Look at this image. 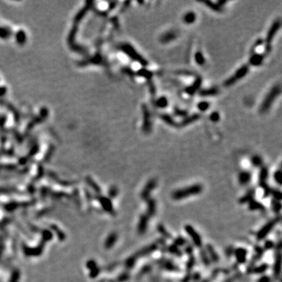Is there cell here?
<instances>
[{"label":"cell","mask_w":282,"mask_h":282,"mask_svg":"<svg viewBox=\"0 0 282 282\" xmlns=\"http://www.w3.org/2000/svg\"><path fill=\"white\" fill-rule=\"evenodd\" d=\"M202 190H203V187L201 184H194V185L189 186L185 188L180 189V190L174 191L172 194V197L174 200L183 199V198H189L191 196L198 195V194L201 193Z\"/></svg>","instance_id":"cell-1"},{"label":"cell","mask_w":282,"mask_h":282,"mask_svg":"<svg viewBox=\"0 0 282 282\" xmlns=\"http://www.w3.org/2000/svg\"><path fill=\"white\" fill-rule=\"evenodd\" d=\"M280 93V88L279 85H276L273 88L270 90V91L268 93L267 95L266 96V97L264 98L263 101H262V104L260 106V109L259 112L262 114L265 113L270 108L271 105L273 104L274 100L277 98L279 96V94Z\"/></svg>","instance_id":"cell-2"},{"label":"cell","mask_w":282,"mask_h":282,"mask_svg":"<svg viewBox=\"0 0 282 282\" xmlns=\"http://www.w3.org/2000/svg\"><path fill=\"white\" fill-rule=\"evenodd\" d=\"M248 65H243L241 68L238 69L237 71L234 73L231 77L229 78L227 80H226L224 82L225 86H230L232 85H234V83L237 82L238 80L242 79L244 76H245V75L248 73Z\"/></svg>","instance_id":"cell-3"},{"label":"cell","mask_w":282,"mask_h":282,"mask_svg":"<svg viewBox=\"0 0 282 282\" xmlns=\"http://www.w3.org/2000/svg\"><path fill=\"white\" fill-rule=\"evenodd\" d=\"M123 50H124L132 59L139 62V63L141 65H143V66L145 67L148 64V61L146 60L139 53H137V51H136V49H135L133 47H132L131 46L125 45L124 47H123Z\"/></svg>","instance_id":"cell-4"},{"label":"cell","mask_w":282,"mask_h":282,"mask_svg":"<svg viewBox=\"0 0 282 282\" xmlns=\"http://www.w3.org/2000/svg\"><path fill=\"white\" fill-rule=\"evenodd\" d=\"M280 27V20H275L273 22V24L271 25L270 28H269V31H268L267 35H266V52H269L270 50V45H271V42L273 40V37L276 34H277V31L279 30Z\"/></svg>","instance_id":"cell-5"},{"label":"cell","mask_w":282,"mask_h":282,"mask_svg":"<svg viewBox=\"0 0 282 282\" xmlns=\"http://www.w3.org/2000/svg\"><path fill=\"white\" fill-rule=\"evenodd\" d=\"M143 131L145 133H149L151 131V115L147 105H143Z\"/></svg>","instance_id":"cell-6"},{"label":"cell","mask_w":282,"mask_h":282,"mask_svg":"<svg viewBox=\"0 0 282 282\" xmlns=\"http://www.w3.org/2000/svg\"><path fill=\"white\" fill-rule=\"evenodd\" d=\"M278 220L279 218H277V219H273V220H271L270 222L266 223V224L259 230V233H258V235H257L258 239H259V240H262L263 237H266V236L269 234V232L273 228L274 225L278 222Z\"/></svg>","instance_id":"cell-7"},{"label":"cell","mask_w":282,"mask_h":282,"mask_svg":"<svg viewBox=\"0 0 282 282\" xmlns=\"http://www.w3.org/2000/svg\"><path fill=\"white\" fill-rule=\"evenodd\" d=\"M185 229L187 234L191 236V239H192V241H194L196 246H201V244H202V242H201V238L199 236V234L197 233V231L193 228L191 225H187V226H185Z\"/></svg>","instance_id":"cell-8"},{"label":"cell","mask_w":282,"mask_h":282,"mask_svg":"<svg viewBox=\"0 0 282 282\" xmlns=\"http://www.w3.org/2000/svg\"><path fill=\"white\" fill-rule=\"evenodd\" d=\"M155 186H156V181L155 180H151L148 181L145 188L143 190L142 193H141V197H142L143 199H147L148 198V196L151 194V191L154 190Z\"/></svg>","instance_id":"cell-9"},{"label":"cell","mask_w":282,"mask_h":282,"mask_svg":"<svg viewBox=\"0 0 282 282\" xmlns=\"http://www.w3.org/2000/svg\"><path fill=\"white\" fill-rule=\"evenodd\" d=\"M148 219L147 216H140V221H139L138 224V232L140 234H144L145 233V231L147 230L148 228Z\"/></svg>","instance_id":"cell-10"},{"label":"cell","mask_w":282,"mask_h":282,"mask_svg":"<svg viewBox=\"0 0 282 282\" xmlns=\"http://www.w3.org/2000/svg\"><path fill=\"white\" fill-rule=\"evenodd\" d=\"M176 37H177L176 33L173 31H168V32L165 33L163 35H162L160 40L162 43H168L169 42L176 39Z\"/></svg>","instance_id":"cell-11"},{"label":"cell","mask_w":282,"mask_h":282,"mask_svg":"<svg viewBox=\"0 0 282 282\" xmlns=\"http://www.w3.org/2000/svg\"><path fill=\"white\" fill-rule=\"evenodd\" d=\"M246 250L244 249V248H238L235 251L236 259L240 263H242L246 260Z\"/></svg>","instance_id":"cell-12"},{"label":"cell","mask_w":282,"mask_h":282,"mask_svg":"<svg viewBox=\"0 0 282 282\" xmlns=\"http://www.w3.org/2000/svg\"><path fill=\"white\" fill-rule=\"evenodd\" d=\"M201 84V79L198 78V79L195 80V82H194L191 85V86L188 87V88L187 89L186 91H187V93L188 94L192 95L193 93H195V92L198 90V88L200 87Z\"/></svg>","instance_id":"cell-13"},{"label":"cell","mask_w":282,"mask_h":282,"mask_svg":"<svg viewBox=\"0 0 282 282\" xmlns=\"http://www.w3.org/2000/svg\"><path fill=\"white\" fill-rule=\"evenodd\" d=\"M252 179V176L248 172H242L239 176V181L242 185H246Z\"/></svg>","instance_id":"cell-14"},{"label":"cell","mask_w":282,"mask_h":282,"mask_svg":"<svg viewBox=\"0 0 282 282\" xmlns=\"http://www.w3.org/2000/svg\"><path fill=\"white\" fill-rule=\"evenodd\" d=\"M262 60H263V56L261 54H254L251 57L249 60L250 64L254 66H258L262 64Z\"/></svg>","instance_id":"cell-15"},{"label":"cell","mask_w":282,"mask_h":282,"mask_svg":"<svg viewBox=\"0 0 282 282\" xmlns=\"http://www.w3.org/2000/svg\"><path fill=\"white\" fill-rule=\"evenodd\" d=\"M219 93V90L216 88L208 89V90H203L200 92V96L202 97H211V96H216Z\"/></svg>","instance_id":"cell-16"},{"label":"cell","mask_w":282,"mask_h":282,"mask_svg":"<svg viewBox=\"0 0 282 282\" xmlns=\"http://www.w3.org/2000/svg\"><path fill=\"white\" fill-rule=\"evenodd\" d=\"M268 176V170L266 168H262L260 172V176H259V181L260 184L262 187H266V180Z\"/></svg>","instance_id":"cell-17"},{"label":"cell","mask_w":282,"mask_h":282,"mask_svg":"<svg viewBox=\"0 0 282 282\" xmlns=\"http://www.w3.org/2000/svg\"><path fill=\"white\" fill-rule=\"evenodd\" d=\"M196 20V15L195 13H193V12H189V13H186L183 16V21L185 22L186 24H192Z\"/></svg>","instance_id":"cell-18"},{"label":"cell","mask_w":282,"mask_h":282,"mask_svg":"<svg viewBox=\"0 0 282 282\" xmlns=\"http://www.w3.org/2000/svg\"><path fill=\"white\" fill-rule=\"evenodd\" d=\"M199 117H200L199 115H191L190 117L187 118V119H184V120L183 121V122H181V126H187V125H189V124H191V123H193L194 122H195V121L198 120V119H199Z\"/></svg>","instance_id":"cell-19"},{"label":"cell","mask_w":282,"mask_h":282,"mask_svg":"<svg viewBox=\"0 0 282 282\" xmlns=\"http://www.w3.org/2000/svg\"><path fill=\"white\" fill-rule=\"evenodd\" d=\"M277 258L275 261L274 267H273V273H274L275 277H278L280 272V255L278 254Z\"/></svg>","instance_id":"cell-20"},{"label":"cell","mask_w":282,"mask_h":282,"mask_svg":"<svg viewBox=\"0 0 282 282\" xmlns=\"http://www.w3.org/2000/svg\"><path fill=\"white\" fill-rule=\"evenodd\" d=\"M202 3L205 4V5H206L208 8H210V9H212V10L217 11V12L221 11V6H219L218 4L214 3V2H212V1H204V2H202Z\"/></svg>","instance_id":"cell-21"},{"label":"cell","mask_w":282,"mask_h":282,"mask_svg":"<svg viewBox=\"0 0 282 282\" xmlns=\"http://www.w3.org/2000/svg\"><path fill=\"white\" fill-rule=\"evenodd\" d=\"M156 206V204H155V201H154L153 199H151L149 201H148V215L149 216H153L155 212V208Z\"/></svg>","instance_id":"cell-22"},{"label":"cell","mask_w":282,"mask_h":282,"mask_svg":"<svg viewBox=\"0 0 282 282\" xmlns=\"http://www.w3.org/2000/svg\"><path fill=\"white\" fill-rule=\"evenodd\" d=\"M161 118H162V119L165 122V123H167V124L170 125V126H175V125L176 124V122H175V121L173 119V118L171 117V116H169V115L164 114V115H162V116H161Z\"/></svg>","instance_id":"cell-23"},{"label":"cell","mask_w":282,"mask_h":282,"mask_svg":"<svg viewBox=\"0 0 282 282\" xmlns=\"http://www.w3.org/2000/svg\"><path fill=\"white\" fill-rule=\"evenodd\" d=\"M195 61L198 65H203L205 64V58L201 52H197L195 53Z\"/></svg>","instance_id":"cell-24"},{"label":"cell","mask_w":282,"mask_h":282,"mask_svg":"<svg viewBox=\"0 0 282 282\" xmlns=\"http://www.w3.org/2000/svg\"><path fill=\"white\" fill-rule=\"evenodd\" d=\"M156 105L158 107V108H164L168 105V100L166 97H160L158 101H156Z\"/></svg>","instance_id":"cell-25"},{"label":"cell","mask_w":282,"mask_h":282,"mask_svg":"<svg viewBox=\"0 0 282 282\" xmlns=\"http://www.w3.org/2000/svg\"><path fill=\"white\" fill-rule=\"evenodd\" d=\"M208 252H209V254H210V256H211V258H212V260H213L214 262H217V261L219 260V257H218L217 254H216V252H215V250H214L213 248H212V247H211L210 245H208Z\"/></svg>","instance_id":"cell-26"},{"label":"cell","mask_w":282,"mask_h":282,"mask_svg":"<svg viewBox=\"0 0 282 282\" xmlns=\"http://www.w3.org/2000/svg\"><path fill=\"white\" fill-rule=\"evenodd\" d=\"M116 238H117L116 234H112V235L108 237V241L106 242V246H108V247L112 246V245L114 244V243L115 242V241H116Z\"/></svg>","instance_id":"cell-27"},{"label":"cell","mask_w":282,"mask_h":282,"mask_svg":"<svg viewBox=\"0 0 282 282\" xmlns=\"http://www.w3.org/2000/svg\"><path fill=\"white\" fill-rule=\"evenodd\" d=\"M138 74L140 75V76H143V77H145L147 79H150V78L152 76V73L149 71L146 70V69H142V70H140V71L138 72Z\"/></svg>","instance_id":"cell-28"},{"label":"cell","mask_w":282,"mask_h":282,"mask_svg":"<svg viewBox=\"0 0 282 282\" xmlns=\"http://www.w3.org/2000/svg\"><path fill=\"white\" fill-rule=\"evenodd\" d=\"M198 107V109H199L200 111H201V112H205V111L208 110V108H209V104H208V102L203 101V102L199 103Z\"/></svg>","instance_id":"cell-29"},{"label":"cell","mask_w":282,"mask_h":282,"mask_svg":"<svg viewBox=\"0 0 282 282\" xmlns=\"http://www.w3.org/2000/svg\"><path fill=\"white\" fill-rule=\"evenodd\" d=\"M261 208H263V207L259 202L251 201V203H250V209H261Z\"/></svg>","instance_id":"cell-30"},{"label":"cell","mask_w":282,"mask_h":282,"mask_svg":"<svg viewBox=\"0 0 282 282\" xmlns=\"http://www.w3.org/2000/svg\"><path fill=\"white\" fill-rule=\"evenodd\" d=\"M252 164H253L255 166H259L262 164V158L259 156H255L254 158H252Z\"/></svg>","instance_id":"cell-31"},{"label":"cell","mask_w":282,"mask_h":282,"mask_svg":"<svg viewBox=\"0 0 282 282\" xmlns=\"http://www.w3.org/2000/svg\"><path fill=\"white\" fill-rule=\"evenodd\" d=\"M274 180L278 184L281 183V172H280V170L277 171L274 173Z\"/></svg>","instance_id":"cell-32"},{"label":"cell","mask_w":282,"mask_h":282,"mask_svg":"<svg viewBox=\"0 0 282 282\" xmlns=\"http://www.w3.org/2000/svg\"><path fill=\"white\" fill-rule=\"evenodd\" d=\"M219 118H220V116H219L218 112H214V113H212V115H210L211 121H212V122H218V121L219 120Z\"/></svg>","instance_id":"cell-33"},{"label":"cell","mask_w":282,"mask_h":282,"mask_svg":"<svg viewBox=\"0 0 282 282\" xmlns=\"http://www.w3.org/2000/svg\"><path fill=\"white\" fill-rule=\"evenodd\" d=\"M273 246V243L272 242V241H268L267 242H266V244H265V247H266V248H271Z\"/></svg>","instance_id":"cell-34"},{"label":"cell","mask_w":282,"mask_h":282,"mask_svg":"<svg viewBox=\"0 0 282 282\" xmlns=\"http://www.w3.org/2000/svg\"><path fill=\"white\" fill-rule=\"evenodd\" d=\"M269 278L268 277H266V276H264V277H261L260 279H259V281L258 282H269Z\"/></svg>","instance_id":"cell-35"}]
</instances>
